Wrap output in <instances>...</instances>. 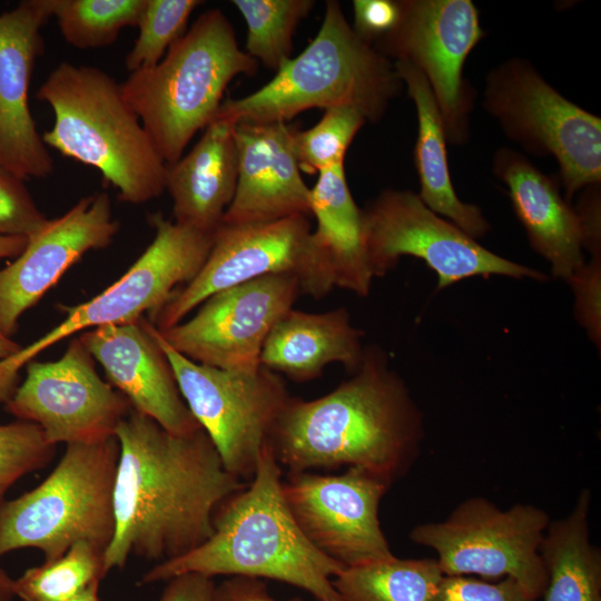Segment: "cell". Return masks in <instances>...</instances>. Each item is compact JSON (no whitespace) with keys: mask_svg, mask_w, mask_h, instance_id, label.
<instances>
[{"mask_svg":"<svg viewBox=\"0 0 601 601\" xmlns=\"http://www.w3.org/2000/svg\"><path fill=\"white\" fill-rule=\"evenodd\" d=\"M115 532L105 571L130 555L157 563L193 551L214 532L218 506L246 484L228 473L207 433L179 435L131 408L120 422Z\"/></svg>","mask_w":601,"mask_h":601,"instance_id":"1","label":"cell"},{"mask_svg":"<svg viewBox=\"0 0 601 601\" xmlns=\"http://www.w3.org/2000/svg\"><path fill=\"white\" fill-rule=\"evenodd\" d=\"M423 437L422 412L385 352L373 345L353 376L328 394L290 396L268 446L288 472L359 467L393 484L415 463Z\"/></svg>","mask_w":601,"mask_h":601,"instance_id":"2","label":"cell"},{"mask_svg":"<svg viewBox=\"0 0 601 601\" xmlns=\"http://www.w3.org/2000/svg\"><path fill=\"white\" fill-rule=\"evenodd\" d=\"M203 544L147 571L140 584L196 572L270 579L311 593L316 601H343L333 579L345 566L316 549L295 522L283 494L282 466L267 446L252 481L224 501Z\"/></svg>","mask_w":601,"mask_h":601,"instance_id":"3","label":"cell"},{"mask_svg":"<svg viewBox=\"0 0 601 601\" xmlns=\"http://www.w3.org/2000/svg\"><path fill=\"white\" fill-rule=\"evenodd\" d=\"M55 115L46 146L95 167L129 204H144L166 190L167 165L120 83L93 66L59 63L36 93Z\"/></svg>","mask_w":601,"mask_h":601,"instance_id":"4","label":"cell"},{"mask_svg":"<svg viewBox=\"0 0 601 601\" xmlns=\"http://www.w3.org/2000/svg\"><path fill=\"white\" fill-rule=\"evenodd\" d=\"M403 86L394 63L359 38L339 3L329 0L319 30L304 51L257 91L223 101L215 117L235 124H287L307 109L351 107L374 122Z\"/></svg>","mask_w":601,"mask_h":601,"instance_id":"5","label":"cell"},{"mask_svg":"<svg viewBox=\"0 0 601 601\" xmlns=\"http://www.w3.org/2000/svg\"><path fill=\"white\" fill-rule=\"evenodd\" d=\"M257 70L258 62L238 47L224 12L210 9L156 66L130 72L120 88L160 157L170 165L215 118L231 79L254 76Z\"/></svg>","mask_w":601,"mask_h":601,"instance_id":"6","label":"cell"},{"mask_svg":"<svg viewBox=\"0 0 601 601\" xmlns=\"http://www.w3.org/2000/svg\"><path fill=\"white\" fill-rule=\"evenodd\" d=\"M119 443L116 436L67 444L52 472L33 490L0 509V558L36 548L45 561L87 542L104 554L115 532L114 486Z\"/></svg>","mask_w":601,"mask_h":601,"instance_id":"7","label":"cell"},{"mask_svg":"<svg viewBox=\"0 0 601 601\" xmlns=\"http://www.w3.org/2000/svg\"><path fill=\"white\" fill-rule=\"evenodd\" d=\"M148 220L155 237L119 279L88 302L61 306L63 321L0 361V404H6L19 386V371L43 349L71 335L154 313L197 275L210 252L214 233L180 225L161 213L149 215Z\"/></svg>","mask_w":601,"mask_h":601,"instance_id":"8","label":"cell"},{"mask_svg":"<svg viewBox=\"0 0 601 601\" xmlns=\"http://www.w3.org/2000/svg\"><path fill=\"white\" fill-rule=\"evenodd\" d=\"M273 274L295 276L300 293L315 299L335 287L308 216L294 215L257 224H221L214 233L210 252L197 275L146 318L158 331H165L184 321L210 295Z\"/></svg>","mask_w":601,"mask_h":601,"instance_id":"9","label":"cell"},{"mask_svg":"<svg viewBox=\"0 0 601 601\" xmlns=\"http://www.w3.org/2000/svg\"><path fill=\"white\" fill-rule=\"evenodd\" d=\"M152 325V324H151ZM179 392L216 447L225 470L250 482L275 423L292 396L279 374L226 371L196 363L173 348L152 325Z\"/></svg>","mask_w":601,"mask_h":601,"instance_id":"10","label":"cell"},{"mask_svg":"<svg viewBox=\"0 0 601 601\" xmlns=\"http://www.w3.org/2000/svg\"><path fill=\"white\" fill-rule=\"evenodd\" d=\"M549 523L534 504L501 510L484 496H471L445 520L414 526L410 539L436 552L444 575L512 578L539 600L546 584L540 546Z\"/></svg>","mask_w":601,"mask_h":601,"instance_id":"11","label":"cell"},{"mask_svg":"<svg viewBox=\"0 0 601 601\" xmlns=\"http://www.w3.org/2000/svg\"><path fill=\"white\" fill-rule=\"evenodd\" d=\"M484 106L510 138L556 159L568 200L600 184V118L565 99L528 61L513 58L491 71Z\"/></svg>","mask_w":601,"mask_h":601,"instance_id":"12","label":"cell"},{"mask_svg":"<svg viewBox=\"0 0 601 601\" xmlns=\"http://www.w3.org/2000/svg\"><path fill=\"white\" fill-rule=\"evenodd\" d=\"M365 258L373 276L392 270L402 256L421 258L437 275V289L492 275L545 280L539 270L481 246L431 210L412 190L387 189L362 209Z\"/></svg>","mask_w":601,"mask_h":601,"instance_id":"13","label":"cell"},{"mask_svg":"<svg viewBox=\"0 0 601 601\" xmlns=\"http://www.w3.org/2000/svg\"><path fill=\"white\" fill-rule=\"evenodd\" d=\"M398 4L396 26L373 47L388 59L413 65L424 75L446 139L463 142L472 107L463 67L484 36L477 9L471 0H401Z\"/></svg>","mask_w":601,"mask_h":601,"instance_id":"14","label":"cell"},{"mask_svg":"<svg viewBox=\"0 0 601 601\" xmlns=\"http://www.w3.org/2000/svg\"><path fill=\"white\" fill-rule=\"evenodd\" d=\"M24 367L26 378L4 404L6 411L39 425L53 445L114 437L132 408L100 377L95 358L79 337L70 341L60 358L32 359Z\"/></svg>","mask_w":601,"mask_h":601,"instance_id":"15","label":"cell"},{"mask_svg":"<svg viewBox=\"0 0 601 601\" xmlns=\"http://www.w3.org/2000/svg\"><path fill=\"white\" fill-rule=\"evenodd\" d=\"M300 294L295 276L266 275L210 295L193 317L159 333L196 363L255 372L268 334Z\"/></svg>","mask_w":601,"mask_h":601,"instance_id":"16","label":"cell"},{"mask_svg":"<svg viewBox=\"0 0 601 601\" xmlns=\"http://www.w3.org/2000/svg\"><path fill=\"white\" fill-rule=\"evenodd\" d=\"M392 484L359 467L338 475L288 472L283 494L308 541L345 568L394 556L378 520Z\"/></svg>","mask_w":601,"mask_h":601,"instance_id":"17","label":"cell"},{"mask_svg":"<svg viewBox=\"0 0 601 601\" xmlns=\"http://www.w3.org/2000/svg\"><path fill=\"white\" fill-rule=\"evenodd\" d=\"M119 230L107 193L77 201L28 238L22 253L0 268V332L12 337L20 317L87 252L110 245Z\"/></svg>","mask_w":601,"mask_h":601,"instance_id":"18","label":"cell"},{"mask_svg":"<svg viewBox=\"0 0 601 601\" xmlns=\"http://www.w3.org/2000/svg\"><path fill=\"white\" fill-rule=\"evenodd\" d=\"M51 17V0L21 1L0 13V167L23 180L53 170L28 104L35 62L43 51L41 29Z\"/></svg>","mask_w":601,"mask_h":601,"instance_id":"19","label":"cell"},{"mask_svg":"<svg viewBox=\"0 0 601 601\" xmlns=\"http://www.w3.org/2000/svg\"><path fill=\"white\" fill-rule=\"evenodd\" d=\"M78 337L105 370L108 383L134 410L174 434L185 435L201 428L187 407L171 365L145 315L96 327Z\"/></svg>","mask_w":601,"mask_h":601,"instance_id":"20","label":"cell"},{"mask_svg":"<svg viewBox=\"0 0 601 601\" xmlns=\"http://www.w3.org/2000/svg\"><path fill=\"white\" fill-rule=\"evenodd\" d=\"M286 122H238L234 128L238 176L221 224L268 223L311 215L305 184Z\"/></svg>","mask_w":601,"mask_h":601,"instance_id":"21","label":"cell"},{"mask_svg":"<svg viewBox=\"0 0 601 601\" xmlns=\"http://www.w3.org/2000/svg\"><path fill=\"white\" fill-rule=\"evenodd\" d=\"M493 168L508 187L531 246L551 264L554 277L569 282L584 265L585 229L580 214L561 197L554 177L520 152L499 149Z\"/></svg>","mask_w":601,"mask_h":601,"instance_id":"22","label":"cell"},{"mask_svg":"<svg viewBox=\"0 0 601 601\" xmlns=\"http://www.w3.org/2000/svg\"><path fill=\"white\" fill-rule=\"evenodd\" d=\"M235 125L215 117L190 151L167 165L174 221L205 233L221 225L237 185Z\"/></svg>","mask_w":601,"mask_h":601,"instance_id":"23","label":"cell"},{"mask_svg":"<svg viewBox=\"0 0 601 601\" xmlns=\"http://www.w3.org/2000/svg\"><path fill=\"white\" fill-rule=\"evenodd\" d=\"M364 333L354 327L345 307L325 313L290 308L268 334L260 366L295 382L317 378L325 366L341 363L355 373L363 361Z\"/></svg>","mask_w":601,"mask_h":601,"instance_id":"24","label":"cell"},{"mask_svg":"<svg viewBox=\"0 0 601 601\" xmlns=\"http://www.w3.org/2000/svg\"><path fill=\"white\" fill-rule=\"evenodd\" d=\"M398 78L407 88L417 114L415 166L422 201L437 215L444 216L472 238L483 237L490 224L477 206L463 203L453 187L446 152L443 120L424 75L406 61H395Z\"/></svg>","mask_w":601,"mask_h":601,"instance_id":"25","label":"cell"},{"mask_svg":"<svg viewBox=\"0 0 601 601\" xmlns=\"http://www.w3.org/2000/svg\"><path fill=\"white\" fill-rule=\"evenodd\" d=\"M309 208L317 223L313 235L331 267L335 287L367 296L374 278L365 258L362 209L352 197L344 165L318 173L311 188Z\"/></svg>","mask_w":601,"mask_h":601,"instance_id":"26","label":"cell"},{"mask_svg":"<svg viewBox=\"0 0 601 601\" xmlns=\"http://www.w3.org/2000/svg\"><path fill=\"white\" fill-rule=\"evenodd\" d=\"M590 505L584 489L566 516L549 523L540 546L546 571L542 601H601V552L590 539Z\"/></svg>","mask_w":601,"mask_h":601,"instance_id":"27","label":"cell"},{"mask_svg":"<svg viewBox=\"0 0 601 601\" xmlns=\"http://www.w3.org/2000/svg\"><path fill=\"white\" fill-rule=\"evenodd\" d=\"M444 577L435 559H388L345 568L333 579L343 601H433Z\"/></svg>","mask_w":601,"mask_h":601,"instance_id":"28","label":"cell"},{"mask_svg":"<svg viewBox=\"0 0 601 601\" xmlns=\"http://www.w3.org/2000/svg\"><path fill=\"white\" fill-rule=\"evenodd\" d=\"M245 19V52L266 68L278 71L293 51V37L313 0H233Z\"/></svg>","mask_w":601,"mask_h":601,"instance_id":"29","label":"cell"},{"mask_svg":"<svg viewBox=\"0 0 601 601\" xmlns=\"http://www.w3.org/2000/svg\"><path fill=\"white\" fill-rule=\"evenodd\" d=\"M146 0H51L52 17L70 46L87 50L114 43L137 27Z\"/></svg>","mask_w":601,"mask_h":601,"instance_id":"30","label":"cell"},{"mask_svg":"<svg viewBox=\"0 0 601 601\" xmlns=\"http://www.w3.org/2000/svg\"><path fill=\"white\" fill-rule=\"evenodd\" d=\"M106 574L104 552L78 542L61 556L26 570L14 580V595L21 601H66Z\"/></svg>","mask_w":601,"mask_h":601,"instance_id":"31","label":"cell"},{"mask_svg":"<svg viewBox=\"0 0 601 601\" xmlns=\"http://www.w3.org/2000/svg\"><path fill=\"white\" fill-rule=\"evenodd\" d=\"M367 120L356 109H326L321 120L306 130H293V146L303 171L315 174L344 165L346 151Z\"/></svg>","mask_w":601,"mask_h":601,"instance_id":"32","label":"cell"},{"mask_svg":"<svg viewBox=\"0 0 601 601\" xmlns=\"http://www.w3.org/2000/svg\"><path fill=\"white\" fill-rule=\"evenodd\" d=\"M199 4V0H146L137 24L139 35L125 59L127 70L156 66L185 35L189 17Z\"/></svg>","mask_w":601,"mask_h":601,"instance_id":"33","label":"cell"},{"mask_svg":"<svg viewBox=\"0 0 601 601\" xmlns=\"http://www.w3.org/2000/svg\"><path fill=\"white\" fill-rule=\"evenodd\" d=\"M41 427L27 421L0 424V509L9 489L22 476L45 467L53 457Z\"/></svg>","mask_w":601,"mask_h":601,"instance_id":"34","label":"cell"},{"mask_svg":"<svg viewBox=\"0 0 601 601\" xmlns=\"http://www.w3.org/2000/svg\"><path fill=\"white\" fill-rule=\"evenodd\" d=\"M48 220L35 204L23 179L0 167V235L29 238Z\"/></svg>","mask_w":601,"mask_h":601,"instance_id":"35","label":"cell"},{"mask_svg":"<svg viewBox=\"0 0 601 601\" xmlns=\"http://www.w3.org/2000/svg\"><path fill=\"white\" fill-rule=\"evenodd\" d=\"M433 601H538L512 578L490 583L464 575H444Z\"/></svg>","mask_w":601,"mask_h":601,"instance_id":"36","label":"cell"},{"mask_svg":"<svg viewBox=\"0 0 601 601\" xmlns=\"http://www.w3.org/2000/svg\"><path fill=\"white\" fill-rule=\"evenodd\" d=\"M600 254H594L590 264L583 265L568 282L574 290L577 317L587 328L590 338L600 346Z\"/></svg>","mask_w":601,"mask_h":601,"instance_id":"37","label":"cell"},{"mask_svg":"<svg viewBox=\"0 0 601 601\" xmlns=\"http://www.w3.org/2000/svg\"><path fill=\"white\" fill-rule=\"evenodd\" d=\"M353 12V30L365 42L374 46L396 26L400 4L393 0H354Z\"/></svg>","mask_w":601,"mask_h":601,"instance_id":"38","label":"cell"},{"mask_svg":"<svg viewBox=\"0 0 601 601\" xmlns=\"http://www.w3.org/2000/svg\"><path fill=\"white\" fill-rule=\"evenodd\" d=\"M168 581L158 601H214L216 584L213 578L187 572Z\"/></svg>","mask_w":601,"mask_h":601,"instance_id":"39","label":"cell"},{"mask_svg":"<svg viewBox=\"0 0 601 601\" xmlns=\"http://www.w3.org/2000/svg\"><path fill=\"white\" fill-rule=\"evenodd\" d=\"M214 601H278L268 592L263 580L229 577L215 587ZM288 601H303L293 599Z\"/></svg>","mask_w":601,"mask_h":601,"instance_id":"40","label":"cell"},{"mask_svg":"<svg viewBox=\"0 0 601 601\" xmlns=\"http://www.w3.org/2000/svg\"><path fill=\"white\" fill-rule=\"evenodd\" d=\"M27 243V237L0 235V259L9 257L16 258L22 253Z\"/></svg>","mask_w":601,"mask_h":601,"instance_id":"41","label":"cell"},{"mask_svg":"<svg viewBox=\"0 0 601 601\" xmlns=\"http://www.w3.org/2000/svg\"><path fill=\"white\" fill-rule=\"evenodd\" d=\"M21 348V344L0 332V361L16 355Z\"/></svg>","mask_w":601,"mask_h":601,"instance_id":"42","label":"cell"},{"mask_svg":"<svg viewBox=\"0 0 601 601\" xmlns=\"http://www.w3.org/2000/svg\"><path fill=\"white\" fill-rule=\"evenodd\" d=\"M14 595V580L0 568V601H11Z\"/></svg>","mask_w":601,"mask_h":601,"instance_id":"43","label":"cell"},{"mask_svg":"<svg viewBox=\"0 0 601 601\" xmlns=\"http://www.w3.org/2000/svg\"><path fill=\"white\" fill-rule=\"evenodd\" d=\"M99 582L91 584L80 593L66 601H100L98 597Z\"/></svg>","mask_w":601,"mask_h":601,"instance_id":"44","label":"cell"}]
</instances>
